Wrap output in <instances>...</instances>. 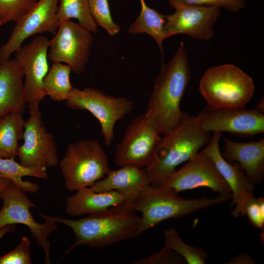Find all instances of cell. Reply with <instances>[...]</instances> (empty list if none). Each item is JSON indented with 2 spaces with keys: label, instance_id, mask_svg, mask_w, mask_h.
<instances>
[{
  "label": "cell",
  "instance_id": "1",
  "mask_svg": "<svg viewBox=\"0 0 264 264\" xmlns=\"http://www.w3.org/2000/svg\"><path fill=\"white\" fill-rule=\"evenodd\" d=\"M70 228L75 236L66 254L79 245L100 248L139 235L141 217L129 202L115 205L98 213L77 220L40 214Z\"/></svg>",
  "mask_w": 264,
  "mask_h": 264
},
{
  "label": "cell",
  "instance_id": "2",
  "mask_svg": "<svg viewBox=\"0 0 264 264\" xmlns=\"http://www.w3.org/2000/svg\"><path fill=\"white\" fill-rule=\"evenodd\" d=\"M191 75L187 50L181 42L173 58L162 64L147 104L146 112L157 122L161 134L171 132L182 115L180 102Z\"/></svg>",
  "mask_w": 264,
  "mask_h": 264
},
{
  "label": "cell",
  "instance_id": "3",
  "mask_svg": "<svg viewBox=\"0 0 264 264\" xmlns=\"http://www.w3.org/2000/svg\"><path fill=\"white\" fill-rule=\"evenodd\" d=\"M160 136L153 159L145 169L152 186H159L162 180L206 146L210 133L200 127L197 116L182 112L175 127Z\"/></svg>",
  "mask_w": 264,
  "mask_h": 264
},
{
  "label": "cell",
  "instance_id": "4",
  "mask_svg": "<svg viewBox=\"0 0 264 264\" xmlns=\"http://www.w3.org/2000/svg\"><path fill=\"white\" fill-rule=\"evenodd\" d=\"M232 195L210 198L186 199L173 190L150 185L139 192L129 203L141 213L139 234L167 220L178 219L203 209L231 200Z\"/></svg>",
  "mask_w": 264,
  "mask_h": 264
},
{
  "label": "cell",
  "instance_id": "5",
  "mask_svg": "<svg viewBox=\"0 0 264 264\" xmlns=\"http://www.w3.org/2000/svg\"><path fill=\"white\" fill-rule=\"evenodd\" d=\"M199 90L210 106L242 108L250 101L255 91L251 77L232 64L214 66L201 77Z\"/></svg>",
  "mask_w": 264,
  "mask_h": 264
},
{
  "label": "cell",
  "instance_id": "6",
  "mask_svg": "<svg viewBox=\"0 0 264 264\" xmlns=\"http://www.w3.org/2000/svg\"><path fill=\"white\" fill-rule=\"evenodd\" d=\"M59 165L65 188L70 192L90 187L110 170L107 155L96 139L70 143Z\"/></svg>",
  "mask_w": 264,
  "mask_h": 264
},
{
  "label": "cell",
  "instance_id": "7",
  "mask_svg": "<svg viewBox=\"0 0 264 264\" xmlns=\"http://www.w3.org/2000/svg\"><path fill=\"white\" fill-rule=\"evenodd\" d=\"M72 110H87L99 121L105 145L110 146L114 139L116 122L133 109L132 102L124 97H115L90 87L73 88L66 101Z\"/></svg>",
  "mask_w": 264,
  "mask_h": 264
},
{
  "label": "cell",
  "instance_id": "8",
  "mask_svg": "<svg viewBox=\"0 0 264 264\" xmlns=\"http://www.w3.org/2000/svg\"><path fill=\"white\" fill-rule=\"evenodd\" d=\"M160 134L158 124L149 113L138 115L127 126L116 146L115 164L146 168L152 161Z\"/></svg>",
  "mask_w": 264,
  "mask_h": 264
},
{
  "label": "cell",
  "instance_id": "9",
  "mask_svg": "<svg viewBox=\"0 0 264 264\" xmlns=\"http://www.w3.org/2000/svg\"><path fill=\"white\" fill-rule=\"evenodd\" d=\"M3 206L0 211V229L9 224H22L27 226L36 243L42 247L44 255V263L50 264L49 235L57 228L56 221L47 218L39 223L35 221L30 209L36 206L21 188L13 183L5 189L0 196Z\"/></svg>",
  "mask_w": 264,
  "mask_h": 264
},
{
  "label": "cell",
  "instance_id": "10",
  "mask_svg": "<svg viewBox=\"0 0 264 264\" xmlns=\"http://www.w3.org/2000/svg\"><path fill=\"white\" fill-rule=\"evenodd\" d=\"M91 33L71 20L61 21L54 37L49 40L48 59L66 63L76 74L82 73L90 56Z\"/></svg>",
  "mask_w": 264,
  "mask_h": 264
},
{
  "label": "cell",
  "instance_id": "11",
  "mask_svg": "<svg viewBox=\"0 0 264 264\" xmlns=\"http://www.w3.org/2000/svg\"><path fill=\"white\" fill-rule=\"evenodd\" d=\"M29 114L24 124L23 142L17 152L20 164L33 169L57 166L59 157L54 135L47 131L39 110L29 112Z\"/></svg>",
  "mask_w": 264,
  "mask_h": 264
},
{
  "label": "cell",
  "instance_id": "12",
  "mask_svg": "<svg viewBox=\"0 0 264 264\" xmlns=\"http://www.w3.org/2000/svg\"><path fill=\"white\" fill-rule=\"evenodd\" d=\"M197 116L202 130L209 133L226 132L250 137L264 132V113L256 108H220L206 105Z\"/></svg>",
  "mask_w": 264,
  "mask_h": 264
},
{
  "label": "cell",
  "instance_id": "13",
  "mask_svg": "<svg viewBox=\"0 0 264 264\" xmlns=\"http://www.w3.org/2000/svg\"><path fill=\"white\" fill-rule=\"evenodd\" d=\"M48 50L49 40L45 36L39 35L15 52V59L23 73L29 112L39 110L40 103L46 96L43 81L49 69Z\"/></svg>",
  "mask_w": 264,
  "mask_h": 264
},
{
  "label": "cell",
  "instance_id": "14",
  "mask_svg": "<svg viewBox=\"0 0 264 264\" xmlns=\"http://www.w3.org/2000/svg\"><path fill=\"white\" fill-rule=\"evenodd\" d=\"M175 11L165 15L163 27L165 39L178 34L198 40H208L215 35L213 26L220 13V7L187 4L179 0H169Z\"/></svg>",
  "mask_w": 264,
  "mask_h": 264
},
{
  "label": "cell",
  "instance_id": "15",
  "mask_svg": "<svg viewBox=\"0 0 264 264\" xmlns=\"http://www.w3.org/2000/svg\"><path fill=\"white\" fill-rule=\"evenodd\" d=\"M159 185L178 193L200 187L210 189L220 195H232L230 188L211 158L202 150L179 170L166 176Z\"/></svg>",
  "mask_w": 264,
  "mask_h": 264
},
{
  "label": "cell",
  "instance_id": "16",
  "mask_svg": "<svg viewBox=\"0 0 264 264\" xmlns=\"http://www.w3.org/2000/svg\"><path fill=\"white\" fill-rule=\"evenodd\" d=\"M58 3L59 0H38L15 22L8 39L0 46V63L9 59L30 37L44 32L56 33L60 24L57 18Z\"/></svg>",
  "mask_w": 264,
  "mask_h": 264
},
{
  "label": "cell",
  "instance_id": "17",
  "mask_svg": "<svg viewBox=\"0 0 264 264\" xmlns=\"http://www.w3.org/2000/svg\"><path fill=\"white\" fill-rule=\"evenodd\" d=\"M221 135V133L213 132L209 142L202 151L211 158L230 188L232 194L230 207L235 206L232 215L234 218H238L245 215V206L254 197V185L238 162L229 163L222 156L220 150Z\"/></svg>",
  "mask_w": 264,
  "mask_h": 264
},
{
  "label": "cell",
  "instance_id": "18",
  "mask_svg": "<svg viewBox=\"0 0 264 264\" xmlns=\"http://www.w3.org/2000/svg\"><path fill=\"white\" fill-rule=\"evenodd\" d=\"M223 157L228 162H238L255 186L264 177V138L248 142H236L224 138Z\"/></svg>",
  "mask_w": 264,
  "mask_h": 264
},
{
  "label": "cell",
  "instance_id": "19",
  "mask_svg": "<svg viewBox=\"0 0 264 264\" xmlns=\"http://www.w3.org/2000/svg\"><path fill=\"white\" fill-rule=\"evenodd\" d=\"M23 78L15 58L0 63V118L11 112L23 113L27 101Z\"/></svg>",
  "mask_w": 264,
  "mask_h": 264
},
{
  "label": "cell",
  "instance_id": "20",
  "mask_svg": "<svg viewBox=\"0 0 264 264\" xmlns=\"http://www.w3.org/2000/svg\"><path fill=\"white\" fill-rule=\"evenodd\" d=\"M125 202H128L127 196L119 191L96 192L85 187L67 198L66 212L71 217L88 215Z\"/></svg>",
  "mask_w": 264,
  "mask_h": 264
},
{
  "label": "cell",
  "instance_id": "21",
  "mask_svg": "<svg viewBox=\"0 0 264 264\" xmlns=\"http://www.w3.org/2000/svg\"><path fill=\"white\" fill-rule=\"evenodd\" d=\"M151 185L145 168L132 166L120 167L110 170L106 176L90 187L96 192L112 190L126 195L128 202L141 191Z\"/></svg>",
  "mask_w": 264,
  "mask_h": 264
},
{
  "label": "cell",
  "instance_id": "22",
  "mask_svg": "<svg viewBox=\"0 0 264 264\" xmlns=\"http://www.w3.org/2000/svg\"><path fill=\"white\" fill-rule=\"evenodd\" d=\"M25 122L20 113L11 112L0 118V157H16Z\"/></svg>",
  "mask_w": 264,
  "mask_h": 264
},
{
  "label": "cell",
  "instance_id": "23",
  "mask_svg": "<svg viewBox=\"0 0 264 264\" xmlns=\"http://www.w3.org/2000/svg\"><path fill=\"white\" fill-rule=\"evenodd\" d=\"M140 1L141 12L130 25L128 32L132 34L146 33L150 35L157 44L163 58V42L165 40L163 27L166 21V16L149 7L145 0H140Z\"/></svg>",
  "mask_w": 264,
  "mask_h": 264
},
{
  "label": "cell",
  "instance_id": "24",
  "mask_svg": "<svg viewBox=\"0 0 264 264\" xmlns=\"http://www.w3.org/2000/svg\"><path fill=\"white\" fill-rule=\"evenodd\" d=\"M71 69L69 66L54 62L49 68L43 81L46 95L53 101H66L73 87L70 81Z\"/></svg>",
  "mask_w": 264,
  "mask_h": 264
},
{
  "label": "cell",
  "instance_id": "25",
  "mask_svg": "<svg viewBox=\"0 0 264 264\" xmlns=\"http://www.w3.org/2000/svg\"><path fill=\"white\" fill-rule=\"evenodd\" d=\"M14 159L0 157V174L10 179L25 193H36L39 188V185L31 181H24L22 177L24 176H30L46 179L48 177L46 170L27 168L22 166Z\"/></svg>",
  "mask_w": 264,
  "mask_h": 264
},
{
  "label": "cell",
  "instance_id": "26",
  "mask_svg": "<svg viewBox=\"0 0 264 264\" xmlns=\"http://www.w3.org/2000/svg\"><path fill=\"white\" fill-rule=\"evenodd\" d=\"M57 18L59 22L76 19L80 25L92 33L98 31L90 13L88 0H59Z\"/></svg>",
  "mask_w": 264,
  "mask_h": 264
},
{
  "label": "cell",
  "instance_id": "27",
  "mask_svg": "<svg viewBox=\"0 0 264 264\" xmlns=\"http://www.w3.org/2000/svg\"><path fill=\"white\" fill-rule=\"evenodd\" d=\"M164 247L175 251L188 264H205L207 253L202 248L184 242L176 230L170 227L164 231Z\"/></svg>",
  "mask_w": 264,
  "mask_h": 264
},
{
  "label": "cell",
  "instance_id": "28",
  "mask_svg": "<svg viewBox=\"0 0 264 264\" xmlns=\"http://www.w3.org/2000/svg\"><path fill=\"white\" fill-rule=\"evenodd\" d=\"M37 0H0V27L22 18Z\"/></svg>",
  "mask_w": 264,
  "mask_h": 264
},
{
  "label": "cell",
  "instance_id": "29",
  "mask_svg": "<svg viewBox=\"0 0 264 264\" xmlns=\"http://www.w3.org/2000/svg\"><path fill=\"white\" fill-rule=\"evenodd\" d=\"M88 4L96 24L106 30L111 37L118 34L120 27L112 20L108 0H88Z\"/></svg>",
  "mask_w": 264,
  "mask_h": 264
},
{
  "label": "cell",
  "instance_id": "30",
  "mask_svg": "<svg viewBox=\"0 0 264 264\" xmlns=\"http://www.w3.org/2000/svg\"><path fill=\"white\" fill-rule=\"evenodd\" d=\"M31 264L30 241L26 236L13 250L0 257V264Z\"/></svg>",
  "mask_w": 264,
  "mask_h": 264
},
{
  "label": "cell",
  "instance_id": "31",
  "mask_svg": "<svg viewBox=\"0 0 264 264\" xmlns=\"http://www.w3.org/2000/svg\"><path fill=\"white\" fill-rule=\"evenodd\" d=\"M184 260L173 250L164 247L159 252L146 258L133 262L135 264H177L185 263Z\"/></svg>",
  "mask_w": 264,
  "mask_h": 264
},
{
  "label": "cell",
  "instance_id": "32",
  "mask_svg": "<svg viewBox=\"0 0 264 264\" xmlns=\"http://www.w3.org/2000/svg\"><path fill=\"white\" fill-rule=\"evenodd\" d=\"M245 215L250 222L256 228L261 229L264 227V198H251L245 206Z\"/></svg>",
  "mask_w": 264,
  "mask_h": 264
},
{
  "label": "cell",
  "instance_id": "33",
  "mask_svg": "<svg viewBox=\"0 0 264 264\" xmlns=\"http://www.w3.org/2000/svg\"><path fill=\"white\" fill-rule=\"evenodd\" d=\"M187 4L223 7L226 10L237 12L244 7L245 0H179Z\"/></svg>",
  "mask_w": 264,
  "mask_h": 264
},
{
  "label": "cell",
  "instance_id": "34",
  "mask_svg": "<svg viewBox=\"0 0 264 264\" xmlns=\"http://www.w3.org/2000/svg\"><path fill=\"white\" fill-rule=\"evenodd\" d=\"M229 264H254L255 261L252 258L245 254H240L236 257L232 258Z\"/></svg>",
  "mask_w": 264,
  "mask_h": 264
},
{
  "label": "cell",
  "instance_id": "35",
  "mask_svg": "<svg viewBox=\"0 0 264 264\" xmlns=\"http://www.w3.org/2000/svg\"><path fill=\"white\" fill-rule=\"evenodd\" d=\"M13 183L14 182L10 179L0 174V196L5 189Z\"/></svg>",
  "mask_w": 264,
  "mask_h": 264
},
{
  "label": "cell",
  "instance_id": "36",
  "mask_svg": "<svg viewBox=\"0 0 264 264\" xmlns=\"http://www.w3.org/2000/svg\"><path fill=\"white\" fill-rule=\"evenodd\" d=\"M15 224L7 225L0 229V241L2 238L7 233L16 231Z\"/></svg>",
  "mask_w": 264,
  "mask_h": 264
},
{
  "label": "cell",
  "instance_id": "37",
  "mask_svg": "<svg viewBox=\"0 0 264 264\" xmlns=\"http://www.w3.org/2000/svg\"><path fill=\"white\" fill-rule=\"evenodd\" d=\"M256 108L259 111L264 113V98L262 99L257 104Z\"/></svg>",
  "mask_w": 264,
  "mask_h": 264
}]
</instances>
